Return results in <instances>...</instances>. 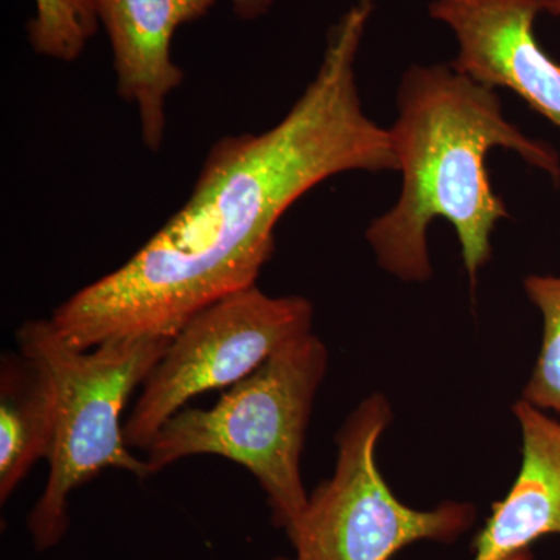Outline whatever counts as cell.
<instances>
[{
  "label": "cell",
  "mask_w": 560,
  "mask_h": 560,
  "mask_svg": "<svg viewBox=\"0 0 560 560\" xmlns=\"http://www.w3.org/2000/svg\"><path fill=\"white\" fill-rule=\"evenodd\" d=\"M375 0H357L327 36L315 79L289 113L259 135L213 143L190 197L117 270L51 313L69 345L167 338L195 315L257 285L276 228L301 197L349 172H399L388 128L364 113L359 57Z\"/></svg>",
  "instance_id": "cell-1"
},
{
  "label": "cell",
  "mask_w": 560,
  "mask_h": 560,
  "mask_svg": "<svg viewBox=\"0 0 560 560\" xmlns=\"http://www.w3.org/2000/svg\"><path fill=\"white\" fill-rule=\"evenodd\" d=\"M397 110L389 135L401 175L399 200L371 221L366 241L382 270L401 282H427L433 276L429 228L434 220H447L475 289L492 257L497 224L510 217L490 183L488 154L514 151L555 184H560V154L508 120L495 90L451 65L408 69L397 91Z\"/></svg>",
  "instance_id": "cell-2"
},
{
  "label": "cell",
  "mask_w": 560,
  "mask_h": 560,
  "mask_svg": "<svg viewBox=\"0 0 560 560\" xmlns=\"http://www.w3.org/2000/svg\"><path fill=\"white\" fill-rule=\"evenodd\" d=\"M18 350L49 375L55 397V438L46 488L27 517L36 550L57 547L68 534L75 490L114 469L150 477L145 459L125 440V408L167 349V338L69 345L49 318L32 319L16 331Z\"/></svg>",
  "instance_id": "cell-3"
},
{
  "label": "cell",
  "mask_w": 560,
  "mask_h": 560,
  "mask_svg": "<svg viewBox=\"0 0 560 560\" xmlns=\"http://www.w3.org/2000/svg\"><path fill=\"white\" fill-rule=\"evenodd\" d=\"M327 370L329 350L313 331L280 349L213 407L168 419L145 451L150 477L190 456L230 459L256 478L272 523L289 533L307 506L302 452Z\"/></svg>",
  "instance_id": "cell-4"
},
{
  "label": "cell",
  "mask_w": 560,
  "mask_h": 560,
  "mask_svg": "<svg viewBox=\"0 0 560 560\" xmlns=\"http://www.w3.org/2000/svg\"><path fill=\"white\" fill-rule=\"evenodd\" d=\"M390 422L393 408L383 394L350 412L337 434L334 475L313 490L287 533L293 560H390L418 541L452 544L477 521L474 504L463 501L415 510L397 499L375 458Z\"/></svg>",
  "instance_id": "cell-5"
},
{
  "label": "cell",
  "mask_w": 560,
  "mask_h": 560,
  "mask_svg": "<svg viewBox=\"0 0 560 560\" xmlns=\"http://www.w3.org/2000/svg\"><path fill=\"white\" fill-rule=\"evenodd\" d=\"M307 298L270 296L254 285L195 315L140 386L125 440L145 452L164 423L200 394L231 388L280 349L312 334Z\"/></svg>",
  "instance_id": "cell-6"
},
{
  "label": "cell",
  "mask_w": 560,
  "mask_h": 560,
  "mask_svg": "<svg viewBox=\"0 0 560 560\" xmlns=\"http://www.w3.org/2000/svg\"><path fill=\"white\" fill-rule=\"evenodd\" d=\"M219 2L231 3L242 20H256L272 5V0H94L113 49L117 94L138 109L140 136L151 151L161 149L168 97L184 81L172 57L173 36Z\"/></svg>",
  "instance_id": "cell-7"
},
{
  "label": "cell",
  "mask_w": 560,
  "mask_h": 560,
  "mask_svg": "<svg viewBox=\"0 0 560 560\" xmlns=\"http://www.w3.org/2000/svg\"><path fill=\"white\" fill-rule=\"evenodd\" d=\"M541 0H433L430 14L458 40L456 72L490 90H510L560 128V65L537 40Z\"/></svg>",
  "instance_id": "cell-8"
},
{
  "label": "cell",
  "mask_w": 560,
  "mask_h": 560,
  "mask_svg": "<svg viewBox=\"0 0 560 560\" xmlns=\"http://www.w3.org/2000/svg\"><path fill=\"white\" fill-rule=\"evenodd\" d=\"M512 412L521 427V469L475 537L471 560H504L560 536V420L523 399Z\"/></svg>",
  "instance_id": "cell-9"
},
{
  "label": "cell",
  "mask_w": 560,
  "mask_h": 560,
  "mask_svg": "<svg viewBox=\"0 0 560 560\" xmlns=\"http://www.w3.org/2000/svg\"><path fill=\"white\" fill-rule=\"evenodd\" d=\"M55 438V397L36 361L7 352L0 361V503L5 504L33 467L49 459Z\"/></svg>",
  "instance_id": "cell-10"
},
{
  "label": "cell",
  "mask_w": 560,
  "mask_h": 560,
  "mask_svg": "<svg viewBox=\"0 0 560 560\" xmlns=\"http://www.w3.org/2000/svg\"><path fill=\"white\" fill-rule=\"evenodd\" d=\"M523 289L540 313L541 342L522 399L560 416V276L529 275Z\"/></svg>",
  "instance_id": "cell-11"
},
{
  "label": "cell",
  "mask_w": 560,
  "mask_h": 560,
  "mask_svg": "<svg viewBox=\"0 0 560 560\" xmlns=\"http://www.w3.org/2000/svg\"><path fill=\"white\" fill-rule=\"evenodd\" d=\"M35 9L27 24L28 43L50 60H79L101 25L94 0H35Z\"/></svg>",
  "instance_id": "cell-12"
},
{
  "label": "cell",
  "mask_w": 560,
  "mask_h": 560,
  "mask_svg": "<svg viewBox=\"0 0 560 560\" xmlns=\"http://www.w3.org/2000/svg\"><path fill=\"white\" fill-rule=\"evenodd\" d=\"M541 11L560 18V0H541Z\"/></svg>",
  "instance_id": "cell-13"
},
{
  "label": "cell",
  "mask_w": 560,
  "mask_h": 560,
  "mask_svg": "<svg viewBox=\"0 0 560 560\" xmlns=\"http://www.w3.org/2000/svg\"><path fill=\"white\" fill-rule=\"evenodd\" d=\"M504 560H534L533 551L530 550H523L515 552V555L510 556V558H506Z\"/></svg>",
  "instance_id": "cell-14"
},
{
  "label": "cell",
  "mask_w": 560,
  "mask_h": 560,
  "mask_svg": "<svg viewBox=\"0 0 560 560\" xmlns=\"http://www.w3.org/2000/svg\"><path fill=\"white\" fill-rule=\"evenodd\" d=\"M270 560H293V559H289V558H275V559H270Z\"/></svg>",
  "instance_id": "cell-15"
}]
</instances>
